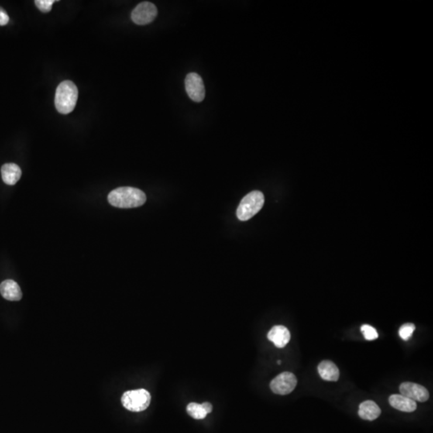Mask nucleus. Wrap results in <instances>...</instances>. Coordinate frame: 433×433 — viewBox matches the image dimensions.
Wrapping results in <instances>:
<instances>
[{"label": "nucleus", "mask_w": 433, "mask_h": 433, "mask_svg": "<svg viewBox=\"0 0 433 433\" xmlns=\"http://www.w3.org/2000/svg\"><path fill=\"white\" fill-rule=\"evenodd\" d=\"M264 202V195L262 192L258 190L251 192L240 202L237 210V217L240 221H248L262 210Z\"/></svg>", "instance_id": "nucleus-3"}, {"label": "nucleus", "mask_w": 433, "mask_h": 433, "mask_svg": "<svg viewBox=\"0 0 433 433\" xmlns=\"http://www.w3.org/2000/svg\"><path fill=\"white\" fill-rule=\"evenodd\" d=\"M8 22H9V16L8 13L6 12L5 10L0 8V26L8 25Z\"/></svg>", "instance_id": "nucleus-19"}, {"label": "nucleus", "mask_w": 433, "mask_h": 433, "mask_svg": "<svg viewBox=\"0 0 433 433\" xmlns=\"http://www.w3.org/2000/svg\"><path fill=\"white\" fill-rule=\"evenodd\" d=\"M281 362H281L280 360L278 361V363H279V364H280Z\"/></svg>", "instance_id": "nucleus-21"}, {"label": "nucleus", "mask_w": 433, "mask_h": 433, "mask_svg": "<svg viewBox=\"0 0 433 433\" xmlns=\"http://www.w3.org/2000/svg\"><path fill=\"white\" fill-rule=\"evenodd\" d=\"M297 385V378L291 372H285L276 376L270 383V387L274 393L287 395L292 393Z\"/></svg>", "instance_id": "nucleus-5"}, {"label": "nucleus", "mask_w": 433, "mask_h": 433, "mask_svg": "<svg viewBox=\"0 0 433 433\" xmlns=\"http://www.w3.org/2000/svg\"><path fill=\"white\" fill-rule=\"evenodd\" d=\"M361 331L367 340H374L379 337L376 330L370 325H362L361 327Z\"/></svg>", "instance_id": "nucleus-17"}, {"label": "nucleus", "mask_w": 433, "mask_h": 433, "mask_svg": "<svg viewBox=\"0 0 433 433\" xmlns=\"http://www.w3.org/2000/svg\"><path fill=\"white\" fill-rule=\"evenodd\" d=\"M201 406H202L203 408H204V411H206L207 414L212 412L213 407L211 403L206 402V403H201Z\"/></svg>", "instance_id": "nucleus-20"}, {"label": "nucleus", "mask_w": 433, "mask_h": 433, "mask_svg": "<svg viewBox=\"0 0 433 433\" xmlns=\"http://www.w3.org/2000/svg\"><path fill=\"white\" fill-rule=\"evenodd\" d=\"M381 414V410L376 403L372 400H367L360 403L359 407V416L366 420H374Z\"/></svg>", "instance_id": "nucleus-14"}, {"label": "nucleus", "mask_w": 433, "mask_h": 433, "mask_svg": "<svg viewBox=\"0 0 433 433\" xmlns=\"http://www.w3.org/2000/svg\"><path fill=\"white\" fill-rule=\"evenodd\" d=\"M400 392L401 395L414 400L415 402H425L429 398V393L424 386L411 382L401 383Z\"/></svg>", "instance_id": "nucleus-8"}, {"label": "nucleus", "mask_w": 433, "mask_h": 433, "mask_svg": "<svg viewBox=\"0 0 433 433\" xmlns=\"http://www.w3.org/2000/svg\"><path fill=\"white\" fill-rule=\"evenodd\" d=\"M1 174L3 180L6 184L13 186L20 179L22 171L16 164L8 163L5 164L1 168Z\"/></svg>", "instance_id": "nucleus-12"}, {"label": "nucleus", "mask_w": 433, "mask_h": 433, "mask_svg": "<svg viewBox=\"0 0 433 433\" xmlns=\"http://www.w3.org/2000/svg\"><path fill=\"white\" fill-rule=\"evenodd\" d=\"M416 327L413 324H406L401 326L399 330V335L403 340H408L413 336Z\"/></svg>", "instance_id": "nucleus-16"}, {"label": "nucleus", "mask_w": 433, "mask_h": 433, "mask_svg": "<svg viewBox=\"0 0 433 433\" xmlns=\"http://www.w3.org/2000/svg\"><path fill=\"white\" fill-rule=\"evenodd\" d=\"M318 372L322 379L327 381H337L339 378V371L334 362L324 360L320 362Z\"/></svg>", "instance_id": "nucleus-13"}, {"label": "nucleus", "mask_w": 433, "mask_h": 433, "mask_svg": "<svg viewBox=\"0 0 433 433\" xmlns=\"http://www.w3.org/2000/svg\"><path fill=\"white\" fill-rule=\"evenodd\" d=\"M122 404L127 410L131 412H142L149 407L151 402V396L145 389L128 391L123 394L121 397Z\"/></svg>", "instance_id": "nucleus-4"}, {"label": "nucleus", "mask_w": 433, "mask_h": 433, "mask_svg": "<svg viewBox=\"0 0 433 433\" xmlns=\"http://www.w3.org/2000/svg\"><path fill=\"white\" fill-rule=\"evenodd\" d=\"M0 293L5 300L19 301L22 299V291L19 284L11 279H8L0 284Z\"/></svg>", "instance_id": "nucleus-10"}, {"label": "nucleus", "mask_w": 433, "mask_h": 433, "mask_svg": "<svg viewBox=\"0 0 433 433\" xmlns=\"http://www.w3.org/2000/svg\"><path fill=\"white\" fill-rule=\"evenodd\" d=\"M54 3V0H36L35 4L42 12L47 13L52 10V5Z\"/></svg>", "instance_id": "nucleus-18"}, {"label": "nucleus", "mask_w": 433, "mask_h": 433, "mask_svg": "<svg viewBox=\"0 0 433 433\" xmlns=\"http://www.w3.org/2000/svg\"><path fill=\"white\" fill-rule=\"evenodd\" d=\"M186 89L189 97L195 102H201L206 97L202 78L195 73H189L186 76Z\"/></svg>", "instance_id": "nucleus-7"}, {"label": "nucleus", "mask_w": 433, "mask_h": 433, "mask_svg": "<svg viewBox=\"0 0 433 433\" xmlns=\"http://www.w3.org/2000/svg\"><path fill=\"white\" fill-rule=\"evenodd\" d=\"M157 15L156 6L152 3L143 2L138 4L132 11V20L136 25H149L154 20Z\"/></svg>", "instance_id": "nucleus-6"}, {"label": "nucleus", "mask_w": 433, "mask_h": 433, "mask_svg": "<svg viewBox=\"0 0 433 433\" xmlns=\"http://www.w3.org/2000/svg\"><path fill=\"white\" fill-rule=\"evenodd\" d=\"M186 409H187V413L190 417L196 419V420H202L207 417V413L204 411L201 404L190 403H189Z\"/></svg>", "instance_id": "nucleus-15"}, {"label": "nucleus", "mask_w": 433, "mask_h": 433, "mask_svg": "<svg viewBox=\"0 0 433 433\" xmlns=\"http://www.w3.org/2000/svg\"><path fill=\"white\" fill-rule=\"evenodd\" d=\"M389 403L392 407L399 411L412 413L417 407V402L403 396V395H393L389 397Z\"/></svg>", "instance_id": "nucleus-11"}, {"label": "nucleus", "mask_w": 433, "mask_h": 433, "mask_svg": "<svg viewBox=\"0 0 433 433\" xmlns=\"http://www.w3.org/2000/svg\"><path fill=\"white\" fill-rule=\"evenodd\" d=\"M267 338L277 348H283L290 342V333L284 326H275L268 332Z\"/></svg>", "instance_id": "nucleus-9"}, {"label": "nucleus", "mask_w": 433, "mask_h": 433, "mask_svg": "<svg viewBox=\"0 0 433 433\" xmlns=\"http://www.w3.org/2000/svg\"><path fill=\"white\" fill-rule=\"evenodd\" d=\"M78 99V89L71 80H64L59 84L55 97V105L58 112L69 114L74 110Z\"/></svg>", "instance_id": "nucleus-2"}, {"label": "nucleus", "mask_w": 433, "mask_h": 433, "mask_svg": "<svg viewBox=\"0 0 433 433\" xmlns=\"http://www.w3.org/2000/svg\"><path fill=\"white\" fill-rule=\"evenodd\" d=\"M108 200L112 207L118 208H136L145 204L146 195L139 189L120 187L110 192Z\"/></svg>", "instance_id": "nucleus-1"}]
</instances>
